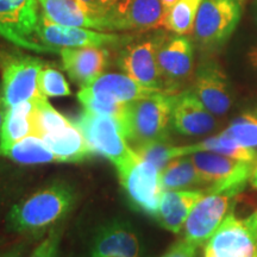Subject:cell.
<instances>
[{
	"instance_id": "obj_25",
	"label": "cell",
	"mask_w": 257,
	"mask_h": 257,
	"mask_svg": "<svg viewBox=\"0 0 257 257\" xmlns=\"http://www.w3.org/2000/svg\"><path fill=\"white\" fill-rule=\"evenodd\" d=\"M161 184L165 191L193 189L207 186L189 156L176 157L161 172Z\"/></svg>"
},
{
	"instance_id": "obj_35",
	"label": "cell",
	"mask_w": 257,
	"mask_h": 257,
	"mask_svg": "<svg viewBox=\"0 0 257 257\" xmlns=\"http://www.w3.org/2000/svg\"><path fill=\"white\" fill-rule=\"evenodd\" d=\"M76 3H78L80 8H81L88 16H91L92 18L104 22L106 24V28H107V31H110L108 22L107 19H106V14H107V11L100 5L99 0H76Z\"/></svg>"
},
{
	"instance_id": "obj_27",
	"label": "cell",
	"mask_w": 257,
	"mask_h": 257,
	"mask_svg": "<svg viewBox=\"0 0 257 257\" xmlns=\"http://www.w3.org/2000/svg\"><path fill=\"white\" fill-rule=\"evenodd\" d=\"M202 0H179L166 12L162 28L176 35L192 34Z\"/></svg>"
},
{
	"instance_id": "obj_4",
	"label": "cell",
	"mask_w": 257,
	"mask_h": 257,
	"mask_svg": "<svg viewBox=\"0 0 257 257\" xmlns=\"http://www.w3.org/2000/svg\"><path fill=\"white\" fill-rule=\"evenodd\" d=\"M243 0H202L193 35L205 51L220 49L230 40L242 17Z\"/></svg>"
},
{
	"instance_id": "obj_42",
	"label": "cell",
	"mask_w": 257,
	"mask_h": 257,
	"mask_svg": "<svg viewBox=\"0 0 257 257\" xmlns=\"http://www.w3.org/2000/svg\"><path fill=\"white\" fill-rule=\"evenodd\" d=\"M252 11H253V18H255V22L257 24V0H255V3H253Z\"/></svg>"
},
{
	"instance_id": "obj_10",
	"label": "cell",
	"mask_w": 257,
	"mask_h": 257,
	"mask_svg": "<svg viewBox=\"0 0 257 257\" xmlns=\"http://www.w3.org/2000/svg\"><path fill=\"white\" fill-rule=\"evenodd\" d=\"M204 257H257V230L252 216L229 213L205 243Z\"/></svg>"
},
{
	"instance_id": "obj_9",
	"label": "cell",
	"mask_w": 257,
	"mask_h": 257,
	"mask_svg": "<svg viewBox=\"0 0 257 257\" xmlns=\"http://www.w3.org/2000/svg\"><path fill=\"white\" fill-rule=\"evenodd\" d=\"M187 156L211 192L242 191L257 165L211 152H197Z\"/></svg>"
},
{
	"instance_id": "obj_13",
	"label": "cell",
	"mask_w": 257,
	"mask_h": 257,
	"mask_svg": "<svg viewBox=\"0 0 257 257\" xmlns=\"http://www.w3.org/2000/svg\"><path fill=\"white\" fill-rule=\"evenodd\" d=\"M157 63L166 92L176 93L194 75V46L186 35H163L157 49Z\"/></svg>"
},
{
	"instance_id": "obj_8",
	"label": "cell",
	"mask_w": 257,
	"mask_h": 257,
	"mask_svg": "<svg viewBox=\"0 0 257 257\" xmlns=\"http://www.w3.org/2000/svg\"><path fill=\"white\" fill-rule=\"evenodd\" d=\"M163 34L150 35L148 37L131 36L117 48V66L124 74L149 88L165 91L163 81L157 63V49Z\"/></svg>"
},
{
	"instance_id": "obj_26",
	"label": "cell",
	"mask_w": 257,
	"mask_h": 257,
	"mask_svg": "<svg viewBox=\"0 0 257 257\" xmlns=\"http://www.w3.org/2000/svg\"><path fill=\"white\" fill-rule=\"evenodd\" d=\"M185 152L186 156L197 152H211L232 157L236 160L257 163V152L255 148L244 147L233 141L232 138L224 136L221 134L208 137L201 142L191 144V146H185Z\"/></svg>"
},
{
	"instance_id": "obj_36",
	"label": "cell",
	"mask_w": 257,
	"mask_h": 257,
	"mask_svg": "<svg viewBox=\"0 0 257 257\" xmlns=\"http://www.w3.org/2000/svg\"><path fill=\"white\" fill-rule=\"evenodd\" d=\"M27 250L28 243L19 242L4 250H0V257H25Z\"/></svg>"
},
{
	"instance_id": "obj_28",
	"label": "cell",
	"mask_w": 257,
	"mask_h": 257,
	"mask_svg": "<svg viewBox=\"0 0 257 257\" xmlns=\"http://www.w3.org/2000/svg\"><path fill=\"white\" fill-rule=\"evenodd\" d=\"M135 153L143 160L153 163L161 172L172 160L176 157L186 156L185 146H174L167 140L156 141V142L147 143L144 146L135 148Z\"/></svg>"
},
{
	"instance_id": "obj_41",
	"label": "cell",
	"mask_w": 257,
	"mask_h": 257,
	"mask_svg": "<svg viewBox=\"0 0 257 257\" xmlns=\"http://www.w3.org/2000/svg\"><path fill=\"white\" fill-rule=\"evenodd\" d=\"M250 184H251L255 188H257V165L255 167V169H253L251 178H250Z\"/></svg>"
},
{
	"instance_id": "obj_5",
	"label": "cell",
	"mask_w": 257,
	"mask_h": 257,
	"mask_svg": "<svg viewBox=\"0 0 257 257\" xmlns=\"http://www.w3.org/2000/svg\"><path fill=\"white\" fill-rule=\"evenodd\" d=\"M74 124L81 130L94 155L107 159L115 169L134 157L135 150L128 147L121 125L115 118L83 110Z\"/></svg>"
},
{
	"instance_id": "obj_1",
	"label": "cell",
	"mask_w": 257,
	"mask_h": 257,
	"mask_svg": "<svg viewBox=\"0 0 257 257\" xmlns=\"http://www.w3.org/2000/svg\"><path fill=\"white\" fill-rule=\"evenodd\" d=\"M78 193L69 182L54 180L12 204L5 216L9 232L28 237L48 234L72 212Z\"/></svg>"
},
{
	"instance_id": "obj_17",
	"label": "cell",
	"mask_w": 257,
	"mask_h": 257,
	"mask_svg": "<svg viewBox=\"0 0 257 257\" xmlns=\"http://www.w3.org/2000/svg\"><path fill=\"white\" fill-rule=\"evenodd\" d=\"M156 92L161 91L146 87L124 73H104L87 87L80 88L78 100L92 99L102 104H127Z\"/></svg>"
},
{
	"instance_id": "obj_22",
	"label": "cell",
	"mask_w": 257,
	"mask_h": 257,
	"mask_svg": "<svg viewBox=\"0 0 257 257\" xmlns=\"http://www.w3.org/2000/svg\"><path fill=\"white\" fill-rule=\"evenodd\" d=\"M36 101L28 100L8 107L0 130V152L23 138L36 136Z\"/></svg>"
},
{
	"instance_id": "obj_39",
	"label": "cell",
	"mask_w": 257,
	"mask_h": 257,
	"mask_svg": "<svg viewBox=\"0 0 257 257\" xmlns=\"http://www.w3.org/2000/svg\"><path fill=\"white\" fill-rule=\"evenodd\" d=\"M178 2L179 0H161V3H162V6H163V10H165V15H166V12H168L169 10L172 9Z\"/></svg>"
},
{
	"instance_id": "obj_6",
	"label": "cell",
	"mask_w": 257,
	"mask_h": 257,
	"mask_svg": "<svg viewBox=\"0 0 257 257\" xmlns=\"http://www.w3.org/2000/svg\"><path fill=\"white\" fill-rule=\"evenodd\" d=\"M38 0H0V37L22 49L59 54L38 38Z\"/></svg>"
},
{
	"instance_id": "obj_43",
	"label": "cell",
	"mask_w": 257,
	"mask_h": 257,
	"mask_svg": "<svg viewBox=\"0 0 257 257\" xmlns=\"http://www.w3.org/2000/svg\"><path fill=\"white\" fill-rule=\"evenodd\" d=\"M252 216V219H253V223H255V226H256V230H257V210L253 212V213L251 214Z\"/></svg>"
},
{
	"instance_id": "obj_38",
	"label": "cell",
	"mask_w": 257,
	"mask_h": 257,
	"mask_svg": "<svg viewBox=\"0 0 257 257\" xmlns=\"http://www.w3.org/2000/svg\"><path fill=\"white\" fill-rule=\"evenodd\" d=\"M6 110H8V107H6L5 102L2 98V94H0V130H2V125H3V121H4Z\"/></svg>"
},
{
	"instance_id": "obj_12",
	"label": "cell",
	"mask_w": 257,
	"mask_h": 257,
	"mask_svg": "<svg viewBox=\"0 0 257 257\" xmlns=\"http://www.w3.org/2000/svg\"><path fill=\"white\" fill-rule=\"evenodd\" d=\"M37 35L42 44L60 50L61 48H118L131 36L93 31L79 27H67L50 21L43 11L40 12Z\"/></svg>"
},
{
	"instance_id": "obj_33",
	"label": "cell",
	"mask_w": 257,
	"mask_h": 257,
	"mask_svg": "<svg viewBox=\"0 0 257 257\" xmlns=\"http://www.w3.org/2000/svg\"><path fill=\"white\" fill-rule=\"evenodd\" d=\"M61 236H62L61 227L50 231L29 257H61Z\"/></svg>"
},
{
	"instance_id": "obj_3",
	"label": "cell",
	"mask_w": 257,
	"mask_h": 257,
	"mask_svg": "<svg viewBox=\"0 0 257 257\" xmlns=\"http://www.w3.org/2000/svg\"><path fill=\"white\" fill-rule=\"evenodd\" d=\"M46 62L19 50H0V94L6 107L42 98L38 76Z\"/></svg>"
},
{
	"instance_id": "obj_15",
	"label": "cell",
	"mask_w": 257,
	"mask_h": 257,
	"mask_svg": "<svg viewBox=\"0 0 257 257\" xmlns=\"http://www.w3.org/2000/svg\"><path fill=\"white\" fill-rule=\"evenodd\" d=\"M89 257H144L143 243L128 221L112 219L95 230Z\"/></svg>"
},
{
	"instance_id": "obj_21",
	"label": "cell",
	"mask_w": 257,
	"mask_h": 257,
	"mask_svg": "<svg viewBox=\"0 0 257 257\" xmlns=\"http://www.w3.org/2000/svg\"><path fill=\"white\" fill-rule=\"evenodd\" d=\"M41 138L54 153L57 162L80 163L94 156L81 130L74 121L62 130Z\"/></svg>"
},
{
	"instance_id": "obj_11",
	"label": "cell",
	"mask_w": 257,
	"mask_h": 257,
	"mask_svg": "<svg viewBox=\"0 0 257 257\" xmlns=\"http://www.w3.org/2000/svg\"><path fill=\"white\" fill-rule=\"evenodd\" d=\"M240 192L236 189L224 192L207 191L193 207L186 220L182 229L184 238L198 246L206 243L229 214L234 198Z\"/></svg>"
},
{
	"instance_id": "obj_16",
	"label": "cell",
	"mask_w": 257,
	"mask_h": 257,
	"mask_svg": "<svg viewBox=\"0 0 257 257\" xmlns=\"http://www.w3.org/2000/svg\"><path fill=\"white\" fill-rule=\"evenodd\" d=\"M161 0H118L106 14L110 31L144 32L162 27Z\"/></svg>"
},
{
	"instance_id": "obj_31",
	"label": "cell",
	"mask_w": 257,
	"mask_h": 257,
	"mask_svg": "<svg viewBox=\"0 0 257 257\" xmlns=\"http://www.w3.org/2000/svg\"><path fill=\"white\" fill-rule=\"evenodd\" d=\"M38 88L41 94L46 98H61V96L72 95L69 83L66 76L59 68L44 64L40 76H38Z\"/></svg>"
},
{
	"instance_id": "obj_19",
	"label": "cell",
	"mask_w": 257,
	"mask_h": 257,
	"mask_svg": "<svg viewBox=\"0 0 257 257\" xmlns=\"http://www.w3.org/2000/svg\"><path fill=\"white\" fill-rule=\"evenodd\" d=\"M63 69L80 88L87 87L105 73L110 63L108 48H61Z\"/></svg>"
},
{
	"instance_id": "obj_24",
	"label": "cell",
	"mask_w": 257,
	"mask_h": 257,
	"mask_svg": "<svg viewBox=\"0 0 257 257\" xmlns=\"http://www.w3.org/2000/svg\"><path fill=\"white\" fill-rule=\"evenodd\" d=\"M0 157L19 166H41L57 162L54 153L41 137L28 136L0 152Z\"/></svg>"
},
{
	"instance_id": "obj_2",
	"label": "cell",
	"mask_w": 257,
	"mask_h": 257,
	"mask_svg": "<svg viewBox=\"0 0 257 257\" xmlns=\"http://www.w3.org/2000/svg\"><path fill=\"white\" fill-rule=\"evenodd\" d=\"M175 94L161 91L125 105L120 125L133 149L168 138Z\"/></svg>"
},
{
	"instance_id": "obj_30",
	"label": "cell",
	"mask_w": 257,
	"mask_h": 257,
	"mask_svg": "<svg viewBox=\"0 0 257 257\" xmlns=\"http://www.w3.org/2000/svg\"><path fill=\"white\" fill-rule=\"evenodd\" d=\"M221 135L232 138L244 147H257V114L244 112L231 121L229 126L221 131Z\"/></svg>"
},
{
	"instance_id": "obj_23",
	"label": "cell",
	"mask_w": 257,
	"mask_h": 257,
	"mask_svg": "<svg viewBox=\"0 0 257 257\" xmlns=\"http://www.w3.org/2000/svg\"><path fill=\"white\" fill-rule=\"evenodd\" d=\"M38 3L47 17L57 24L107 31L104 22L88 16L76 0H38Z\"/></svg>"
},
{
	"instance_id": "obj_44",
	"label": "cell",
	"mask_w": 257,
	"mask_h": 257,
	"mask_svg": "<svg viewBox=\"0 0 257 257\" xmlns=\"http://www.w3.org/2000/svg\"><path fill=\"white\" fill-rule=\"evenodd\" d=\"M5 242H6V239L4 238V237H2V236H0V249L3 248V245H4Z\"/></svg>"
},
{
	"instance_id": "obj_14",
	"label": "cell",
	"mask_w": 257,
	"mask_h": 257,
	"mask_svg": "<svg viewBox=\"0 0 257 257\" xmlns=\"http://www.w3.org/2000/svg\"><path fill=\"white\" fill-rule=\"evenodd\" d=\"M192 91L211 113L223 117L232 107V92L220 64L214 60H204L193 75Z\"/></svg>"
},
{
	"instance_id": "obj_29",
	"label": "cell",
	"mask_w": 257,
	"mask_h": 257,
	"mask_svg": "<svg viewBox=\"0 0 257 257\" xmlns=\"http://www.w3.org/2000/svg\"><path fill=\"white\" fill-rule=\"evenodd\" d=\"M36 101V114H35V124H36V136L43 137L62 130L73 120L68 119L56 108H54L46 96L35 99Z\"/></svg>"
},
{
	"instance_id": "obj_37",
	"label": "cell",
	"mask_w": 257,
	"mask_h": 257,
	"mask_svg": "<svg viewBox=\"0 0 257 257\" xmlns=\"http://www.w3.org/2000/svg\"><path fill=\"white\" fill-rule=\"evenodd\" d=\"M248 61L250 66L257 72V43L250 48L248 51Z\"/></svg>"
},
{
	"instance_id": "obj_20",
	"label": "cell",
	"mask_w": 257,
	"mask_h": 257,
	"mask_svg": "<svg viewBox=\"0 0 257 257\" xmlns=\"http://www.w3.org/2000/svg\"><path fill=\"white\" fill-rule=\"evenodd\" d=\"M206 193L207 188L165 191L155 219L165 230L175 234L180 233L193 207Z\"/></svg>"
},
{
	"instance_id": "obj_40",
	"label": "cell",
	"mask_w": 257,
	"mask_h": 257,
	"mask_svg": "<svg viewBox=\"0 0 257 257\" xmlns=\"http://www.w3.org/2000/svg\"><path fill=\"white\" fill-rule=\"evenodd\" d=\"M117 2L118 0H99L100 5L106 10V11H108V10H110Z\"/></svg>"
},
{
	"instance_id": "obj_18",
	"label": "cell",
	"mask_w": 257,
	"mask_h": 257,
	"mask_svg": "<svg viewBox=\"0 0 257 257\" xmlns=\"http://www.w3.org/2000/svg\"><path fill=\"white\" fill-rule=\"evenodd\" d=\"M170 124L179 134L189 137L205 136L218 127L216 115L205 107L192 89L175 94Z\"/></svg>"
},
{
	"instance_id": "obj_7",
	"label": "cell",
	"mask_w": 257,
	"mask_h": 257,
	"mask_svg": "<svg viewBox=\"0 0 257 257\" xmlns=\"http://www.w3.org/2000/svg\"><path fill=\"white\" fill-rule=\"evenodd\" d=\"M117 173L133 208L155 218L165 192L161 184V170L135 153L133 159L118 168Z\"/></svg>"
},
{
	"instance_id": "obj_32",
	"label": "cell",
	"mask_w": 257,
	"mask_h": 257,
	"mask_svg": "<svg viewBox=\"0 0 257 257\" xmlns=\"http://www.w3.org/2000/svg\"><path fill=\"white\" fill-rule=\"evenodd\" d=\"M19 180L15 169L0 161V217L18 191Z\"/></svg>"
},
{
	"instance_id": "obj_34",
	"label": "cell",
	"mask_w": 257,
	"mask_h": 257,
	"mask_svg": "<svg viewBox=\"0 0 257 257\" xmlns=\"http://www.w3.org/2000/svg\"><path fill=\"white\" fill-rule=\"evenodd\" d=\"M198 245L185 238L173 244L161 257H197Z\"/></svg>"
}]
</instances>
